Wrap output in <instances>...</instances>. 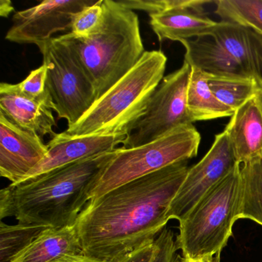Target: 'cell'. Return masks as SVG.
I'll list each match as a JSON object with an SVG mask.
<instances>
[{"instance_id":"1","label":"cell","mask_w":262,"mask_h":262,"mask_svg":"<svg viewBox=\"0 0 262 262\" xmlns=\"http://www.w3.org/2000/svg\"><path fill=\"white\" fill-rule=\"evenodd\" d=\"M188 169L182 161L90 201L76 223L82 254L116 262L154 242Z\"/></svg>"},{"instance_id":"2","label":"cell","mask_w":262,"mask_h":262,"mask_svg":"<svg viewBox=\"0 0 262 262\" xmlns=\"http://www.w3.org/2000/svg\"><path fill=\"white\" fill-rule=\"evenodd\" d=\"M114 151L10 184L0 191V219L14 217L18 223L53 228L75 225Z\"/></svg>"},{"instance_id":"3","label":"cell","mask_w":262,"mask_h":262,"mask_svg":"<svg viewBox=\"0 0 262 262\" xmlns=\"http://www.w3.org/2000/svg\"><path fill=\"white\" fill-rule=\"evenodd\" d=\"M103 20L97 32L80 38L59 36L76 53L99 99L119 82L145 53L138 15L114 0H103Z\"/></svg>"},{"instance_id":"4","label":"cell","mask_w":262,"mask_h":262,"mask_svg":"<svg viewBox=\"0 0 262 262\" xmlns=\"http://www.w3.org/2000/svg\"><path fill=\"white\" fill-rule=\"evenodd\" d=\"M166 64L163 52L145 51L139 62L96 99L84 116L65 133L73 137L129 136L145 116L153 93L165 77Z\"/></svg>"},{"instance_id":"5","label":"cell","mask_w":262,"mask_h":262,"mask_svg":"<svg viewBox=\"0 0 262 262\" xmlns=\"http://www.w3.org/2000/svg\"><path fill=\"white\" fill-rule=\"evenodd\" d=\"M242 198L240 165L211 188L179 222L178 248L183 258L220 256L237 220Z\"/></svg>"},{"instance_id":"6","label":"cell","mask_w":262,"mask_h":262,"mask_svg":"<svg viewBox=\"0 0 262 262\" xmlns=\"http://www.w3.org/2000/svg\"><path fill=\"white\" fill-rule=\"evenodd\" d=\"M200 143V133L191 124L140 146L116 148L91 190L90 201L124 184L195 157Z\"/></svg>"},{"instance_id":"7","label":"cell","mask_w":262,"mask_h":262,"mask_svg":"<svg viewBox=\"0 0 262 262\" xmlns=\"http://www.w3.org/2000/svg\"><path fill=\"white\" fill-rule=\"evenodd\" d=\"M36 46L47 67V90L54 111L72 126L97 99L94 84L76 53L59 36Z\"/></svg>"},{"instance_id":"8","label":"cell","mask_w":262,"mask_h":262,"mask_svg":"<svg viewBox=\"0 0 262 262\" xmlns=\"http://www.w3.org/2000/svg\"><path fill=\"white\" fill-rule=\"evenodd\" d=\"M192 67L186 61L165 76L153 93L145 116L126 138L124 148H135L159 139L170 132L192 124L187 108V93Z\"/></svg>"},{"instance_id":"9","label":"cell","mask_w":262,"mask_h":262,"mask_svg":"<svg viewBox=\"0 0 262 262\" xmlns=\"http://www.w3.org/2000/svg\"><path fill=\"white\" fill-rule=\"evenodd\" d=\"M238 165L229 138L224 130L216 135L211 148L203 159L188 169L182 186L171 202L168 220H182L212 187L227 177Z\"/></svg>"},{"instance_id":"10","label":"cell","mask_w":262,"mask_h":262,"mask_svg":"<svg viewBox=\"0 0 262 262\" xmlns=\"http://www.w3.org/2000/svg\"><path fill=\"white\" fill-rule=\"evenodd\" d=\"M93 0H45L16 12L6 39L19 44H36L53 39L59 32L71 30L75 16L93 5Z\"/></svg>"},{"instance_id":"11","label":"cell","mask_w":262,"mask_h":262,"mask_svg":"<svg viewBox=\"0 0 262 262\" xmlns=\"http://www.w3.org/2000/svg\"><path fill=\"white\" fill-rule=\"evenodd\" d=\"M41 136L19 128L0 113V174L13 185L22 182L48 153Z\"/></svg>"},{"instance_id":"12","label":"cell","mask_w":262,"mask_h":262,"mask_svg":"<svg viewBox=\"0 0 262 262\" xmlns=\"http://www.w3.org/2000/svg\"><path fill=\"white\" fill-rule=\"evenodd\" d=\"M127 135H94L73 137L65 132L56 133L47 145L49 151L42 162L21 182L47 174L70 164L110 152L123 145ZM19 182V183H21Z\"/></svg>"},{"instance_id":"13","label":"cell","mask_w":262,"mask_h":262,"mask_svg":"<svg viewBox=\"0 0 262 262\" xmlns=\"http://www.w3.org/2000/svg\"><path fill=\"white\" fill-rule=\"evenodd\" d=\"M54 105L48 90L38 98H31L19 91L17 84H0V113L23 129L39 136H56L57 125L53 116Z\"/></svg>"},{"instance_id":"14","label":"cell","mask_w":262,"mask_h":262,"mask_svg":"<svg viewBox=\"0 0 262 262\" xmlns=\"http://www.w3.org/2000/svg\"><path fill=\"white\" fill-rule=\"evenodd\" d=\"M212 36L251 78L262 85V35L238 23L222 20Z\"/></svg>"},{"instance_id":"15","label":"cell","mask_w":262,"mask_h":262,"mask_svg":"<svg viewBox=\"0 0 262 262\" xmlns=\"http://www.w3.org/2000/svg\"><path fill=\"white\" fill-rule=\"evenodd\" d=\"M255 97L236 110L225 128L240 165L262 156V113Z\"/></svg>"},{"instance_id":"16","label":"cell","mask_w":262,"mask_h":262,"mask_svg":"<svg viewBox=\"0 0 262 262\" xmlns=\"http://www.w3.org/2000/svg\"><path fill=\"white\" fill-rule=\"evenodd\" d=\"M150 26L160 42L189 40L208 36L217 22L206 16L204 8L179 9L150 14Z\"/></svg>"},{"instance_id":"17","label":"cell","mask_w":262,"mask_h":262,"mask_svg":"<svg viewBox=\"0 0 262 262\" xmlns=\"http://www.w3.org/2000/svg\"><path fill=\"white\" fill-rule=\"evenodd\" d=\"M81 254L82 245L75 224L44 230L11 262H58Z\"/></svg>"},{"instance_id":"18","label":"cell","mask_w":262,"mask_h":262,"mask_svg":"<svg viewBox=\"0 0 262 262\" xmlns=\"http://www.w3.org/2000/svg\"><path fill=\"white\" fill-rule=\"evenodd\" d=\"M181 43L185 49V60L193 68L211 76L251 78L210 35Z\"/></svg>"},{"instance_id":"19","label":"cell","mask_w":262,"mask_h":262,"mask_svg":"<svg viewBox=\"0 0 262 262\" xmlns=\"http://www.w3.org/2000/svg\"><path fill=\"white\" fill-rule=\"evenodd\" d=\"M187 108L191 122L231 117L234 112L213 94L206 73L193 68L187 93Z\"/></svg>"},{"instance_id":"20","label":"cell","mask_w":262,"mask_h":262,"mask_svg":"<svg viewBox=\"0 0 262 262\" xmlns=\"http://www.w3.org/2000/svg\"><path fill=\"white\" fill-rule=\"evenodd\" d=\"M242 198L238 219L262 225V156L240 165Z\"/></svg>"},{"instance_id":"21","label":"cell","mask_w":262,"mask_h":262,"mask_svg":"<svg viewBox=\"0 0 262 262\" xmlns=\"http://www.w3.org/2000/svg\"><path fill=\"white\" fill-rule=\"evenodd\" d=\"M208 76L210 90L224 105L236 110L257 96L261 85L253 78Z\"/></svg>"},{"instance_id":"22","label":"cell","mask_w":262,"mask_h":262,"mask_svg":"<svg viewBox=\"0 0 262 262\" xmlns=\"http://www.w3.org/2000/svg\"><path fill=\"white\" fill-rule=\"evenodd\" d=\"M47 227L0 222V262H11L27 248Z\"/></svg>"},{"instance_id":"23","label":"cell","mask_w":262,"mask_h":262,"mask_svg":"<svg viewBox=\"0 0 262 262\" xmlns=\"http://www.w3.org/2000/svg\"><path fill=\"white\" fill-rule=\"evenodd\" d=\"M214 13L222 20L248 26L262 35V0H217Z\"/></svg>"},{"instance_id":"24","label":"cell","mask_w":262,"mask_h":262,"mask_svg":"<svg viewBox=\"0 0 262 262\" xmlns=\"http://www.w3.org/2000/svg\"><path fill=\"white\" fill-rule=\"evenodd\" d=\"M122 5L133 10H143L150 14L165 13L179 9L204 8L211 1L203 0H121Z\"/></svg>"},{"instance_id":"25","label":"cell","mask_w":262,"mask_h":262,"mask_svg":"<svg viewBox=\"0 0 262 262\" xmlns=\"http://www.w3.org/2000/svg\"><path fill=\"white\" fill-rule=\"evenodd\" d=\"M102 1L82 9L75 16L70 33L77 37H89L94 34L102 26L103 20Z\"/></svg>"},{"instance_id":"26","label":"cell","mask_w":262,"mask_h":262,"mask_svg":"<svg viewBox=\"0 0 262 262\" xmlns=\"http://www.w3.org/2000/svg\"><path fill=\"white\" fill-rule=\"evenodd\" d=\"M156 251L151 262H182L177 254L178 248L174 233L165 228L156 239Z\"/></svg>"},{"instance_id":"27","label":"cell","mask_w":262,"mask_h":262,"mask_svg":"<svg viewBox=\"0 0 262 262\" xmlns=\"http://www.w3.org/2000/svg\"><path fill=\"white\" fill-rule=\"evenodd\" d=\"M47 67L42 64L33 70L23 82L17 84L23 94L31 98H38L47 91Z\"/></svg>"},{"instance_id":"28","label":"cell","mask_w":262,"mask_h":262,"mask_svg":"<svg viewBox=\"0 0 262 262\" xmlns=\"http://www.w3.org/2000/svg\"><path fill=\"white\" fill-rule=\"evenodd\" d=\"M156 251V241L130 253L116 262H151Z\"/></svg>"},{"instance_id":"29","label":"cell","mask_w":262,"mask_h":262,"mask_svg":"<svg viewBox=\"0 0 262 262\" xmlns=\"http://www.w3.org/2000/svg\"><path fill=\"white\" fill-rule=\"evenodd\" d=\"M14 11V8L13 7V4L10 1H4L2 0L0 2V13L1 16L4 17H8L9 15Z\"/></svg>"},{"instance_id":"30","label":"cell","mask_w":262,"mask_h":262,"mask_svg":"<svg viewBox=\"0 0 262 262\" xmlns=\"http://www.w3.org/2000/svg\"><path fill=\"white\" fill-rule=\"evenodd\" d=\"M58 262H102L99 260H95L91 257H87L84 254L76 256V257H70V258L65 259V260H60Z\"/></svg>"},{"instance_id":"31","label":"cell","mask_w":262,"mask_h":262,"mask_svg":"<svg viewBox=\"0 0 262 262\" xmlns=\"http://www.w3.org/2000/svg\"><path fill=\"white\" fill-rule=\"evenodd\" d=\"M182 262H220V256H208L197 259H182Z\"/></svg>"},{"instance_id":"32","label":"cell","mask_w":262,"mask_h":262,"mask_svg":"<svg viewBox=\"0 0 262 262\" xmlns=\"http://www.w3.org/2000/svg\"><path fill=\"white\" fill-rule=\"evenodd\" d=\"M255 98L257 104H258L259 108H260V111H261L262 113V85L260 86V88L259 89Z\"/></svg>"}]
</instances>
